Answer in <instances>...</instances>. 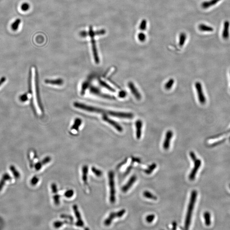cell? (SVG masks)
<instances>
[{
    "mask_svg": "<svg viewBox=\"0 0 230 230\" xmlns=\"http://www.w3.org/2000/svg\"><path fill=\"white\" fill-rule=\"evenodd\" d=\"M127 96V93L125 91H121L119 92V96L120 98H123L126 97Z\"/></svg>",
    "mask_w": 230,
    "mask_h": 230,
    "instance_id": "44",
    "label": "cell"
},
{
    "mask_svg": "<svg viewBox=\"0 0 230 230\" xmlns=\"http://www.w3.org/2000/svg\"><path fill=\"white\" fill-rule=\"evenodd\" d=\"M137 177L135 175H133L130 177V179L128 181V182L126 185H124L123 187L122 188V190L124 193L127 192L130 188H131L133 185L134 184L136 181Z\"/></svg>",
    "mask_w": 230,
    "mask_h": 230,
    "instance_id": "16",
    "label": "cell"
},
{
    "mask_svg": "<svg viewBox=\"0 0 230 230\" xmlns=\"http://www.w3.org/2000/svg\"><path fill=\"white\" fill-rule=\"evenodd\" d=\"M186 39V34H184V33H182V34H180V36H179V44L181 47H182Z\"/></svg>",
    "mask_w": 230,
    "mask_h": 230,
    "instance_id": "33",
    "label": "cell"
},
{
    "mask_svg": "<svg viewBox=\"0 0 230 230\" xmlns=\"http://www.w3.org/2000/svg\"></svg>",
    "mask_w": 230,
    "mask_h": 230,
    "instance_id": "48",
    "label": "cell"
},
{
    "mask_svg": "<svg viewBox=\"0 0 230 230\" xmlns=\"http://www.w3.org/2000/svg\"><path fill=\"white\" fill-rule=\"evenodd\" d=\"M51 160V158L50 157H47L43 159L42 161H39L35 165V168L36 171H39L42 168L44 165L49 163Z\"/></svg>",
    "mask_w": 230,
    "mask_h": 230,
    "instance_id": "19",
    "label": "cell"
},
{
    "mask_svg": "<svg viewBox=\"0 0 230 230\" xmlns=\"http://www.w3.org/2000/svg\"><path fill=\"white\" fill-rule=\"evenodd\" d=\"M88 167L87 165L83 166L82 168V179L84 185L87 183V174H88Z\"/></svg>",
    "mask_w": 230,
    "mask_h": 230,
    "instance_id": "21",
    "label": "cell"
},
{
    "mask_svg": "<svg viewBox=\"0 0 230 230\" xmlns=\"http://www.w3.org/2000/svg\"><path fill=\"white\" fill-rule=\"evenodd\" d=\"M174 80L173 79H170L166 83L165 87L167 90H169L172 88V87L174 85Z\"/></svg>",
    "mask_w": 230,
    "mask_h": 230,
    "instance_id": "32",
    "label": "cell"
},
{
    "mask_svg": "<svg viewBox=\"0 0 230 230\" xmlns=\"http://www.w3.org/2000/svg\"><path fill=\"white\" fill-rule=\"evenodd\" d=\"M147 27V21L145 20H143L140 24V29L141 30H144Z\"/></svg>",
    "mask_w": 230,
    "mask_h": 230,
    "instance_id": "38",
    "label": "cell"
},
{
    "mask_svg": "<svg viewBox=\"0 0 230 230\" xmlns=\"http://www.w3.org/2000/svg\"><path fill=\"white\" fill-rule=\"evenodd\" d=\"M38 181H39V179L37 176H35L32 179L30 182L32 186H35L38 183Z\"/></svg>",
    "mask_w": 230,
    "mask_h": 230,
    "instance_id": "41",
    "label": "cell"
},
{
    "mask_svg": "<svg viewBox=\"0 0 230 230\" xmlns=\"http://www.w3.org/2000/svg\"><path fill=\"white\" fill-rule=\"evenodd\" d=\"M45 82L47 84L55 85H62L63 84V80L61 79H57L55 80H45Z\"/></svg>",
    "mask_w": 230,
    "mask_h": 230,
    "instance_id": "23",
    "label": "cell"
},
{
    "mask_svg": "<svg viewBox=\"0 0 230 230\" xmlns=\"http://www.w3.org/2000/svg\"><path fill=\"white\" fill-rule=\"evenodd\" d=\"M108 182L110 187V201L112 204L115 202V190L114 174L113 171H110L108 173Z\"/></svg>",
    "mask_w": 230,
    "mask_h": 230,
    "instance_id": "3",
    "label": "cell"
},
{
    "mask_svg": "<svg viewBox=\"0 0 230 230\" xmlns=\"http://www.w3.org/2000/svg\"><path fill=\"white\" fill-rule=\"evenodd\" d=\"M220 0H211L208 2H203L202 4V6L203 8L207 9L209 8L211 6H214V5L217 4L218 2H220Z\"/></svg>",
    "mask_w": 230,
    "mask_h": 230,
    "instance_id": "22",
    "label": "cell"
},
{
    "mask_svg": "<svg viewBox=\"0 0 230 230\" xmlns=\"http://www.w3.org/2000/svg\"><path fill=\"white\" fill-rule=\"evenodd\" d=\"M143 195H144V197H145L146 198L151 199V200H156L157 199V196H155L154 195V194H153L149 192V191H147V190L144 191V192H143Z\"/></svg>",
    "mask_w": 230,
    "mask_h": 230,
    "instance_id": "27",
    "label": "cell"
},
{
    "mask_svg": "<svg viewBox=\"0 0 230 230\" xmlns=\"http://www.w3.org/2000/svg\"><path fill=\"white\" fill-rule=\"evenodd\" d=\"M173 136V132L172 130H168L166 133L165 139L163 142V147L165 150H168L169 148L170 143Z\"/></svg>",
    "mask_w": 230,
    "mask_h": 230,
    "instance_id": "11",
    "label": "cell"
},
{
    "mask_svg": "<svg viewBox=\"0 0 230 230\" xmlns=\"http://www.w3.org/2000/svg\"><path fill=\"white\" fill-rule=\"evenodd\" d=\"M73 208L74 213L76 218L77 221L76 222V226L79 227H83L84 225V222L82 220V216H81L77 205H74L73 206Z\"/></svg>",
    "mask_w": 230,
    "mask_h": 230,
    "instance_id": "9",
    "label": "cell"
},
{
    "mask_svg": "<svg viewBox=\"0 0 230 230\" xmlns=\"http://www.w3.org/2000/svg\"><path fill=\"white\" fill-rule=\"evenodd\" d=\"M225 141V140H222V141H220V142H216V143H214L213 144H212L211 146H216V145H218V144H221V143H222V142H223V141Z\"/></svg>",
    "mask_w": 230,
    "mask_h": 230,
    "instance_id": "47",
    "label": "cell"
},
{
    "mask_svg": "<svg viewBox=\"0 0 230 230\" xmlns=\"http://www.w3.org/2000/svg\"><path fill=\"white\" fill-rule=\"evenodd\" d=\"M21 23V20L20 19H18L16 20L12 24V29L13 31H16L19 28V25Z\"/></svg>",
    "mask_w": 230,
    "mask_h": 230,
    "instance_id": "28",
    "label": "cell"
},
{
    "mask_svg": "<svg viewBox=\"0 0 230 230\" xmlns=\"http://www.w3.org/2000/svg\"><path fill=\"white\" fill-rule=\"evenodd\" d=\"M126 212V210L125 209H122L121 210L115 212H111L108 218L105 220L104 222V225L106 226L111 225L114 219L122 218Z\"/></svg>",
    "mask_w": 230,
    "mask_h": 230,
    "instance_id": "5",
    "label": "cell"
},
{
    "mask_svg": "<svg viewBox=\"0 0 230 230\" xmlns=\"http://www.w3.org/2000/svg\"><path fill=\"white\" fill-rule=\"evenodd\" d=\"M155 218V215L152 214L148 215L147 216L145 220H146L147 222H148V223H151L154 220Z\"/></svg>",
    "mask_w": 230,
    "mask_h": 230,
    "instance_id": "37",
    "label": "cell"
},
{
    "mask_svg": "<svg viewBox=\"0 0 230 230\" xmlns=\"http://www.w3.org/2000/svg\"><path fill=\"white\" fill-rule=\"evenodd\" d=\"M91 170L92 172H93V173H94V174H95L97 177H100L102 176V172H101L100 170L98 169L97 168H95V167H92Z\"/></svg>",
    "mask_w": 230,
    "mask_h": 230,
    "instance_id": "30",
    "label": "cell"
},
{
    "mask_svg": "<svg viewBox=\"0 0 230 230\" xmlns=\"http://www.w3.org/2000/svg\"><path fill=\"white\" fill-rule=\"evenodd\" d=\"M61 218L63 219H69V221L72 223L73 221V218L71 216L68 215L62 214L61 215Z\"/></svg>",
    "mask_w": 230,
    "mask_h": 230,
    "instance_id": "42",
    "label": "cell"
},
{
    "mask_svg": "<svg viewBox=\"0 0 230 230\" xmlns=\"http://www.w3.org/2000/svg\"><path fill=\"white\" fill-rule=\"evenodd\" d=\"M91 42L92 50H93V55L94 61L96 64H99L100 62L99 57H98V52H97V48H96V41L94 39V36H90Z\"/></svg>",
    "mask_w": 230,
    "mask_h": 230,
    "instance_id": "13",
    "label": "cell"
},
{
    "mask_svg": "<svg viewBox=\"0 0 230 230\" xmlns=\"http://www.w3.org/2000/svg\"><path fill=\"white\" fill-rule=\"evenodd\" d=\"M70 223H71V222L67 220L63 221H57L53 223V225L55 228H58L64 225L69 224H70Z\"/></svg>",
    "mask_w": 230,
    "mask_h": 230,
    "instance_id": "24",
    "label": "cell"
},
{
    "mask_svg": "<svg viewBox=\"0 0 230 230\" xmlns=\"http://www.w3.org/2000/svg\"><path fill=\"white\" fill-rule=\"evenodd\" d=\"M6 79L5 77H2L0 79V87L6 82Z\"/></svg>",
    "mask_w": 230,
    "mask_h": 230,
    "instance_id": "45",
    "label": "cell"
},
{
    "mask_svg": "<svg viewBox=\"0 0 230 230\" xmlns=\"http://www.w3.org/2000/svg\"><path fill=\"white\" fill-rule=\"evenodd\" d=\"M199 29L201 31L203 32H212L214 31V29L212 27L204 24H200Z\"/></svg>",
    "mask_w": 230,
    "mask_h": 230,
    "instance_id": "26",
    "label": "cell"
},
{
    "mask_svg": "<svg viewBox=\"0 0 230 230\" xmlns=\"http://www.w3.org/2000/svg\"><path fill=\"white\" fill-rule=\"evenodd\" d=\"M51 188L52 189V193H53V200L55 205H58L60 204V196L58 193L57 187L56 184L52 183L51 185Z\"/></svg>",
    "mask_w": 230,
    "mask_h": 230,
    "instance_id": "12",
    "label": "cell"
},
{
    "mask_svg": "<svg viewBox=\"0 0 230 230\" xmlns=\"http://www.w3.org/2000/svg\"><path fill=\"white\" fill-rule=\"evenodd\" d=\"M10 170L12 172V174H13L15 178L16 179L20 178V173L17 171L16 168L15 167V166L13 165H11L10 166Z\"/></svg>",
    "mask_w": 230,
    "mask_h": 230,
    "instance_id": "31",
    "label": "cell"
},
{
    "mask_svg": "<svg viewBox=\"0 0 230 230\" xmlns=\"http://www.w3.org/2000/svg\"><path fill=\"white\" fill-rule=\"evenodd\" d=\"M81 123V120L80 119H76L75 122L73 126V127L71 128V129H72V130H78Z\"/></svg>",
    "mask_w": 230,
    "mask_h": 230,
    "instance_id": "34",
    "label": "cell"
},
{
    "mask_svg": "<svg viewBox=\"0 0 230 230\" xmlns=\"http://www.w3.org/2000/svg\"><path fill=\"white\" fill-rule=\"evenodd\" d=\"M143 126L142 121L138 119L135 122L136 129V137L138 140H140L142 136V128Z\"/></svg>",
    "mask_w": 230,
    "mask_h": 230,
    "instance_id": "17",
    "label": "cell"
},
{
    "mask_svg": "<svg viewBox=\"0 0 230 230\" xmlns=\"http://www.w3.org/2000/svg\"><path fill=\"white\" fill-rule=\"evenodd\" d=\"M157 165L156 164H152L151 165H150L149 167L148 168L144 170V173H145V174H148V175H149V174H151V173H152L153 171H154V170H155V169L156 168H157Z\"/></svg>",
    "mask_w": 230,
    "mask_h": 230,
    "instance_id": "29",
    "label": "cell"
},
{
    "mask_svg": "<svg viewBox=\"0 0 230 230\" xmlns=\"http://www.w3.org/2000/svg\"><path fill=\"white\" fill-rule=\"evenodd\" d=\"M197 192L196 190H193L190 195V200L188 205V210L186 214L185 226L186 229H188L191 223L193 211L194 209L195 204L196 202Z\"/></svg>",
    "mask_w": 230,
    "mask_h": 230,
    "instance_id": "2",
    "label": "cell"
},
{
    "mask_svg": "<svg viewBox=\"0 0 230 230\" xmlns=\"http://www.w3.org/2000/svg\"><path fill=\"white\" fill-rule=\"evenodd\" d=\"M12 179L11 177L9 174L6 173L2 176V179L0 180V191L2 190V188L5 184L6 181L10 180Z\"/></svg>",
    "mask_w": 230,
    "mask_h": 230,
    "instance_id": "20",
    "label": "cell"
},
{
    "mask_svg": "<svg viewBox=\"0 0 230 230\" xmlns=\"http://www.w3.org/2000/svg\"><path fill=\"white\" fill-rule=\"evenodd\" d=\"M203 217L205 221V224L206 226H209L211 224L210 213L208 211H206L203 214Z\"/></svg>",
    "mask_w": 230,
    "mask_h": 230,
    "instance_id": "25",
    "label": "cell"
},
{
    "mask_svg": "<svg viewBox=\"0 0 230 230\" xmlns=\"http://www.w3.org/2000/svg\"><path fill=\"white\" fill-rule=\"evenodd\" d=\"M172 225H173V228L172 229L173 230L176 229L177 226V223L176 222H174L172 223Z\"/></svg>",
    "mask_w": 230,
    "mask_h": 230,
    "instance_id": "46",
    "label": "cell"
},
{
    "mask_svg": "<svg viewBox=\"0 0 230 230\" xmlns=\"http://www.w3.org/2000/svg\"><path fill=\"white\" fill-rule=\"evenodd\" d=\"M100 83L102 86H103L104 87H105V88H107V89L111 91V92H115V90H114V89H113V88H112V87H111L110 86V85H109L108 84H107V83H106L105 82H103V81H100Z\"/></svg>",
    "mask_w": 230,
    "mask_h": 230,
    "instance_id": "36",
    "label": "cell"
},
{
    "mask_svg": "<svg viewBox=\"0 0 230 230\" xmlns=\"http://www.w3.org/2000/svg\"><path fill=\"white\" fill-rule=\"evenodd\" d=\"M128 86L130 89L133 95L134 96L137 100H140L142 98V95L138 91L137 89L135 86L134 84L132 82H130L128 83Z\"/></svg>",
    "mask_w": 230,
    "mask_h": 230,
    "instance_id": "14",
    "label": "cell"
},
{
    "mask_svg": "<svg viewBox=\"0 0 230 230\" xmlns=\"http://www.w3.org/2000/svg\"><path fill=\"white\" fill-rule=\"evenodd\" d=\"M102 119L104 121L107 122L108 123L110 124L111 126H113L118 132H122L123 129L122 126H120L119 124L116 122L110 119H109L107 117L106 115H104L103 116Z\"/></svg>",
    "mask_w": 230,
    "mask_h": 230,
    "instance_id": "15",
    "label": "cell"
},
{
    "mask_svg": "<svg viewBox=\"0 0 230 230\" xmlns=\"http://www.w3.org/2000/svg\"><path fill=\"white\" fill-rule=\"evenodd\" d=\"M73 105L76 108L84 110V111L92 112V113H105L107 114V112H108V111H104L103 109L102 110V109L98 108L87 105L81 103L80 102H74L73 104Z\"/></svg>",
    "mask_w": 230,
    "mask_h": 230,
    "instance_id": "4",
    "label": "cell"
},
{
    "mask_svg": "<svg viewBox=\"0 0 230 230\" xmlns=\"http://www.w3.org/2000/svg\"><path fill=\"white\" fill-rule=\"evenodd\" d=\"M194 162V167L193 168L190 172V175H189V178L190 181H193L195 179L196 175L198 172L199 168L200 167L201 164H202V161L200 159H196L195 160H193Z\"/></svg>",
    "mask_w": 230,
    "mask_h": 230,
    "instance_id": "8",
    "label": "cell"
},
{
    "mask_svg": "<svg viewBox=\"0 0 230 230\" xmlns=\"http://www.w3.org/2000/svg\"><path fill=\"white\" fill-rule=\"evenodd\" d=\"M230 23L228 21H225L224 23L223 31H222V38L225 40H227L229 37Z\"/></svg>",
    "mask_w": 230,
    "mask_h": 230,
    "instance_id": "18",
    "label": "cell"
},
{
    "mask_svg": "<svg viewBox=\"0 0 230 230\" xmlns=\"http://www.w3.org/2000/svg\"><path fill=\"white\" fill-rule=\"evenodd\" d=\"M105 30L103 29L98 30L97 31H94L93 27L92 26H90V27L89 30L88 32L82 31L80 32V36L82 37H86L87 36H90H90L95 37L96 36L104 35V34H105Z\"/></svg>",
    "mask_w": 230,
    "mask_h": 230,
    "instance_id": "7",
    "label": "cell"
},
{
    "mask_svg": "<svg viewBox=\"0 0 230 230\" xmlns=\"http://www.w3.org/2000/svg\"><path fill=\"white\" fill-rule=\"evenodd\" d=\"M138 38L139 40L141 42H144L146 40V36L143 33H140L138 35Z\"/></svg>",
    "mask_w": 230,
    "mask_h": 230,
    "instance_id": "40",
    "label": "cell"
},
{
    "mask_svg": "<svg viewBox=\"0 0 230 230\" xmlns=\"http://www.w3.org/2000/svg\"><path fill=\"white\" fill-rule=\"evenodd\" d=\"M36 71L35 68H32L30 71V91L31 96L33 98V103L37 112L40 113V104L38 98V91H37V81H36Z\"/></svg>",
    "mask_w": 230,
    "mask_h": 230,
    "instance_id": "1",
    "label": "cell"
},
{
    "mask_svg": "<svg viewBox=\"0 0 230 230\" xmlns=\"http://www.w3.org/2000/svg\"><path fill=\"white\" fill-rule=\"evenodd\" d=\"M195 87L198 96L199 101L202 104H204L206 102V99L203 94L202 84L200 82H196L195 83Z\"/></svg>",
    "mask_w": 230,
    "mask_h": 230,
    "instance_id": "10",
    "label": "cell"
},
{
    "mask_svg": "<svg viewBox=\"0 0 230 230\" xmlns=\"http://www.w3.org/2000/svg\"><path fill=\"white\" fill-rule=\"evenodd\" d=\"M20 100L21 101H23V102H25L28 100V95L27 94H23L20 97Z\"/></svg>",
    "mask_w": 230,
    "mask_h": 230,
    "instance_id": "43",
    "label": "cell"
},
{
    "mask_svg": "<svg viewBox=\"0 0 230 230\" xmlns=\"http://www.w3.org/2000/svg\"><path fill=\"white\" fill-rule=\"evenodd\" d=\"M30 7L29 4L27 3H23L21 6V9L23 11H27L29 9Z\"/></svg>",
    "mask_w": 230,
    "mask_h": 230,
    "instance_id": "39",
    "label": "cell"
},
{
    "mask_svg": "<svg viewBox=\"0 0 230 230\" xmlns=\"http://www.w3.org/2000/svg\"><path fill=\"white\" fill-rule=\"evenodd\" d=\"M74 194V190L70 189V190H67V191L65 193L64 196H65L66 197V198H70L72 197L73 196Z\"/></svg>",
    "mask_w": 230,
    "mask_h": 230,
    "instance_id": "35",
    "label": "cell"
},
{
    "mask_svg": "<svg viewBox=\"0 0 230 230\" xmlns=\"http://www.w3.org/2000/svg\"><path fill=\"white\" fill-rule=\"evenodd\" d=\"M108 115L114 117L119 118L127 119H132L134 117V115L131 113H126V112H115V111H108Z\"/></svg>",
    "mask_w": 230,
    "mask_h": 230,
    "instance_id": "6",
    "label": "cell"
}]
</instances>
